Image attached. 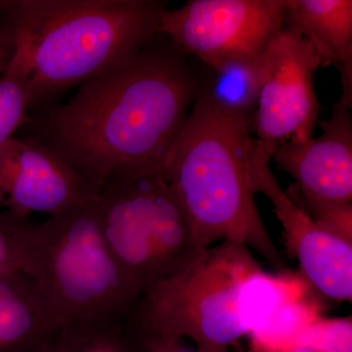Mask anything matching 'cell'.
Instances as JSON below:
<instances>
[{"label": "cell", "instance_id": "obj_5", "mask_svg": "<svg viewBox=\"0 0 352 352\" xmlns=\"http://www.w3.org/2000/svg\"><path fill=\"white\" fill-rule=\"evenodd\" d=\"M94 212L106 245L140 296L207 249L197 243L161 166H129L109 175L97 189Z\"/></svg>", "mask_w": 352, "mask_h": 352}, {"label": "cell", "instance_id": "obj_2", "mask_svg": "<svg viewBox=\"0 0 352 352\" xmlns=\"http://www.w3.org/2000/svg\"><path fill=\"white\" fill-rule=\"evenodd\" d=\"M9 38L6 71L24 85L30 110L151 43L168 4L159 0L0 1Z\"/></svg>", "mask_w": 352, "mask_h": 352}, {"label": "cell", "instance_id": "obj_9", "mask_svg": "<svg viewBox=\"0 0 352 352\" xmlns=\"http://www.w3.org/2000/svg\"><path fill=\"white\" fill-rule=\"evenodd\" d=\"M254 194L270 200L283 228L285 245L298 261L303 281L316 295L333 302L352 300V242L319 226L282 189L270 164L248 159Z\"/></svg>", "mask_w": 352, "mask_h": 352}, {"label": "cell", "instance_id": "obj_15", "mask_svg": "<svg viewBox=\"0 0 352 352\" xmlns=\"http://www.w3.org/2000/svg\"><path fill=\"white\" fill-rule=\"evenodd\" d=\"M305 295L286 300L271 310L250 333L252 344L270 349L298 346L305 329L320 315L317 302Z\"/></svg>", "mask_w": 352, "mask_h": 352}, {"label": "cell", "instance_id": "obj_19", "mask_svg": "<svg viewBox=\"0 0 352 352\" xmlns=\"http://www.w3.org/2000/svg\"><path fill=\"white\" fill-rule=\"evenodd\" d=\"M30 101L22 82L4 72L0 76V145L29 120Z\"/></svg>", "mask_w": 352, "mask_h": 352}, {"label": "cell", "instance_id": "obj_14", "mask_svg": "<svg viewBox=\"0 0 352 352\" xmlns=\"http://www.w3.org/2000/svg\"><path fill=\"white\" fill-rule=\"evenodd\" d=\"M271 41L259 52L234 58L214 68L205 67L201 72L197 100L229 117L247 120L252 127L270 68Z\"/></svg>", "mask_w": 352, "mask_h": 352}, {"label": "cell", "instance_id": "obj_3", "mask_svg": "<svg viewBox=\"0 0 352 352\" xmlns=\"http://www.w3.org/2000/svg\"><path fill=\"white\" fill-rule=\"evenodd\" d=\"M293 292L287 275L266 272L249 248L226 241L146 289L126 319L191 340L197 352H228Z\"/></svg>", "mask_w": 352, "mask_h": 352}, {"label": "cell", "instance_id": "obj_10", "mask_svg": "<svg viewBox=\"0 0 352 352\" xmlns=\"http://www.w3.org/2000/svg\"><path fill=\"white\" fill-rule=\"evenodd\" d=\"M96 189L43 146L11 138L0 145V206L29 219L94 203Z\"/></svg>", "mask_w": 352, "mask_h": 352}, {"label": "cell", "instance_id": "obj_20", "mask_svg": "<svg viewBox=\"0 0 352 352\" xmlns=\"http://www.w3.org/2000/svg\"><path fill=\"white\" fill-rule=\"evenodd\" d=\"M142 352H197L182 338L166 337L142 330L126 321Z\"/></svg>", "mask_w": 352, "mask_h": 352}, {"label": "cell", "instance_id": "obj_8", "mask_svg": "<svg viewBox=\"0 0 352 352\" xmlns=\"http://www.w3.org/2000/svg\"><path fill=\"white\" fill-rule=\"evenodd\" d=\"M320 67L311 44L298 32L283 28L273 38L252 122L256 138L250 147L252 160L270 164L280 145L312 138L320 113L314 74Z\"/></svg>", "mask_w": 352, "mask_h": 352}, {"label": "cell", "instance_id": "obj_22", "mask_svg": "<svg viewBox=\"0 0 352 352\" xmlns=\"http://www.w3.org/2000/svg\"><path fill=\"white\" fill-rule=\"evenodd\" d=\"M245 352H318L311 347L305 346H295L291 347H285V349H270V347H265L259 346V344H252L250 349Z\"/></svg>", "mask_w": 352, "mask_h": 352}, {"label": "cell", "instance_id": "obj_1", "mask_svg": "<svg viewBox=\"0 0 352 352\" xmlns=\"http://www.w3.org/2000/svg\"><path fill=\"white\" fill-rule=\"evenodd\" d=\"M163 34L78 87L63 105L30 116L28 139L99 188L120 168L163 164L198 94L200 69Z\"/></svg>", "mask_w": 352, "mask_h": 352}, {"label": "cell", "instance_id": "obj_4", "mask_svg": "<svg viewBox=\"0 0 352 352\" xmlns=\"http://www.w3.org/2000/svg\"><path fill=\"white\" fill-rule=\"evenodd\" d=\"M252 124L194 101L163 171L201 248L238 243L289 272L264 226L248 175Z\"/></svg>", "mask_w": 352, "mask_h": 352}, {"label": "cell", "instance_id": "obj_18", "mask_svg": "<svg viewBox=\"0 0 352 352\" xmlns=\"http://www.w3.org/2000/svg\"><path fill=\"white\" fill-rule=\"evenodd\" d=\"M298 346L318 352H352L351 316H317L305 329Z\"/></svg>", "mask_w": 352, "mask_h": 352}, {"label": "cell", "instance_id": "obj_6", "mask_svg": "<svg viewBox=\"0 0 352 352\" xmlns=\"http://www.w3.org/2000/svg\"><path fill=\"white\" fill-rule=\"evenodd\" d=\"M94 203L38 223L31 273L54 310L60 330L124 320L140 296L102 237Z\"/></svg>", "mask_w": 352, "mask_h": 352}, {"label": "cell", "instance_id": "obj_21", "mask_svg": "<svg viewBox=\"0 0 352 352\" xmlns=\"http://www.w3.org/2000/svg\"><path fill=\"white\" fill-rule=\"evenodd\" d=\"M9 60L8 34L0 10V76L6 71Z\"/></svg>", "mask_w": 352, "mask_h": 352}, {"label": "cell", "instance_id": "obj_12", "mask_svg": "<svg viewBox=\"0 0 352 352\" xmlns=\"http://www.w3.org/2000/svg\"><path fill=\"white\" fill-rule=\"evenodd\" d=\"M285 29L300 34L311 44L321 67L339 71V100L352 106L351 0H287Z\"/></svg>", "mask_w": 352, "mask_h": 352}, {"label": "cell", "instance_id": "obj_7", "mask_svg": "<svg viewBox=\"0 0 352 352\" xmlns=\"http://www.w3.org/2000/svg\"><path fill=\"white\" fill-rule=\"evenodd\" d=\"M287 0H189L157 25L179 52L214 68L264 50L283 29Z\"/></svg>", "mask_w": 352, "mask_h": 352}, {"label": "cell", "instance_id": "obj_13", "mask_svg": "<svg viewBox=\"0 0 352 352\" xmlns=\"http://www.w3.org/2000/svg\"><path fill=\"white\" fill-rule=\"evenodd\" d=\"M60 329L31 272L18 270L0 276V352H38Z\"/></svg>", "mask_w": 352, "mask_h": 352}, {"label": "cell", "instance_id": "obj_11", "mask_svg": "<svg viewBox=\"0 0 352 352\" xmlns=\"http://www.w3.org/2000/svg\"><path fill=\"white\" fill-rule=\"evenodd\" d=\"M351 108L338 101L320 122V136L287 141L273 153L271 160L295 179L286 193L300 207L352 204Z\"/></svg>", "mask_w": 352, "mask_h": 352}, {"label": "cell", "instance_id": "obj_16", "mask_svg": "<svg viewBox=\"0 0 352 352\" xmlns=\"http://www.w3.org/2000/svg\"><path fill=\"white\" fill-rule=\"evenodd\" d=\"M38 352H142L126 319L94 329L60 330Z\"/></svg>", "mask_w": 352, "mask_h": 352}, {"label": "cell", "instance_id": "obj_17", "mask_svg": "<svg viewBox=\"0 0 352 352\" xmlns=\"http://www.w3.org/2000/svg\"><path fill=\"white\" fill-rule=\"evenodd\" d=\"M38 223L4 210L0 212V276L13 271L31 272Z\"/></svg>", "mask_w": 352, "mask_h": 352}]
</instances>
